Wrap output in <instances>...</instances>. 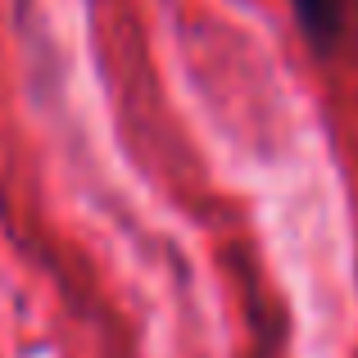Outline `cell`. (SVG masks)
<instances>
[{
    "label": "cell",
    "mask_w": 358,
    "mask_h": 358,
    "mask_svg": "<svg viewBox=\"0 0 358 358\" xmlns=\"http://www.w3.org/2000/svg\"><path fill=\"white\" fill-rule=\"evenodd\" d=\"M290 14H295V27L313 50H336L345 32V0H290Z\"/></svg>",
    "instance_id": "6da1fadb"
}]
</instances>
